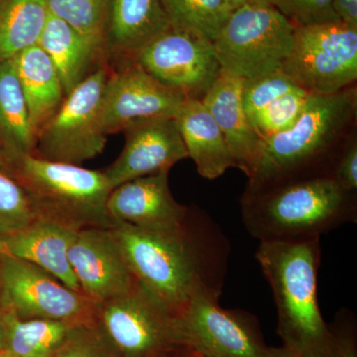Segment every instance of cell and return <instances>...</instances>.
Instances as JSON below:
<instances>
[{
	"mask_svg": "<svg viewBox=\"0 0 357 357\" xmlns=\"http://www.w3.org/2000/svg\"><path fill=\"white\" fill-rule=\"evenodd\" d=\"M333 8L342 23L357 28V0H333Z\"/></svg>",
	"mask_w": 357,
	"mask_h": 357,
	"instance_id": "cell-35",
	"label": "cell"
},
{
	"mask_svg": "<svg viewBox=\"0 0 357 357\" xmlns=\"http://www.w3.org/2000/svg\"><path fill=\"white\" fill-rule=\"evenodd\" d=\"M107 77L100 107V123L107 135L136 122L175 119L187 98L169 88L130 59Z\"/></svg>",
	"mask_w": 357,
	"mask_h": 357,
	"instance_id": "cell-13",
	"label": "cell"
},
{
	"mask_svg": "<svg viewBox=\"0 0 357 357\" xmlns=\"http://www.w3.org/2000/svg\"><path fill=\"white\" fill-rule=\"evenodd\" d=\"M170 27L160 0H112L105 41L128 59Z\"/></svg>",
	"mask_w": 357,
	"mask_h": 357,
	"instance_id": "cell-21",
	"label": "cell"
},
{
	"mask_svg": "<svg viewBox=\"0 0 357 357\" xmlns=\"http://www.w3.org/2000/svg\"><path fill=\"white\" fill-rule=\"evenodd\" d=\"M282 70L310 95H332L357 79V28L342 21L294 30Z\"/></svg>",
	"mask_w": 357,
	"mask_h": 357,
	"instance_id": "cell-8",
	"label": "cell"
},
{
	"mask_svg": "<svg viewBox=\"0 0 357 357\" xmlns=\"http://www.w3.org/2000/svg\"><path fill=\"white\" fill-rule=\"evenodd\" d=\"M244 79L220 70L203 102L222 131L234 167L250 175L262 141L255 133L243 105Z\"/></svg>",
	"mask_w": 357,
	"mask_h": 357,
	"instance_id": "cell-17",
	"label": "cell"
},
{
	"mask_svg": "<svg viewBox=\"0 0 357 357\" xmlns=\"http://www.w3.org/2000/svg\"><path fill=\"white\" fill-rule=\"evenodd\" d=\"M47 2L50 13L105 47L112 0H47Z\"/></svg>",
	"mask_w": 357,
	"mask_h": 357,
	"instance_id": "cell-27",
	"label": "cell"
},
{
	"mask_svg": "<svg viewBox=\"0 0 357 357\" xmlns=\"http://www.w3.org/2000/svg\"><path fill=\"white\" fill-rule=\"evenodd\" d=\"M0 304L21 319L96 323L98 304L32 263L0 252Z\"/></svg>",
	"mask_w": 357,
	"mask_h": 357,
	"instance_id": "cell-10",
	"label": "cell"
},
{
	"mask_svg": "<svg viewBox=\"0 0 357 357\" xmlns=\"http://www.w3.org/2000/svg\"><path fill=\"white\" fill-rule=\"evenodd\" d=\"M11 60L24 93L30 126L36 137L40 129L64 102L62 82L50 57L38 44L20 52Z\"/></svg>",
	"mask_w": 357,
	"mask_h": 357,
	"instance_id": "cell-20",
	"label": "cell"
},
{
	"mask_svg": "<svg viewBox=\"0 0 357 357\" xmlns=\"http://www.w3.org/2000/svg\"><path fill=\"white\" fill-rule=\"evenodd\" d=\"M230 13L241 7L253 6H270V0H225Z\"/></svg>",
	"mask_w": 357,
	"mask_h": 357,
	"instance_id": "cell-36",
	"label": "cell"
},
{
	"mask_svg": "<svg viewBox=\"0 0 357 357\" xmlns=\"http://www.w3.org/2000/svg\"><path fill=\"white\" fill-rule=\"evenodd\" d=\"M128 59L187 100H203L222 70L213 41L172 27Z\"/></svg>",
	"mask_w": 357,
	"mask_h": 357,
	"instance_id": "cell-11",
	"label": "cell"
},
{
	"mask_svg": "<svg viewBox=\"0 0 357 357\" xmlns=\"http://www.w3.org/2000/svg\"><path fill=\"white\" fill-rule=\"evenodd\" d=\"M68 258L82 293L96 304L126 295L137 284L110 229L77 231Z\"/></svg>",
	"mask_w": 357,
	"mask_h": 357,
	"instance_id": "cell-14",
	"label": "cell"
},
{
	"mask_svg": "<svg viewBox=\"0 0 357 357\" xmlns=\"http://www.w3.org/2000/svg\"><path fill=\"white\" fill-rule=\"evenodd\" d=\"M35 220L24 190L0 169V238L24 229Z\"/></svg>",
	"mask_w": 357,
	"mask_h": 357,
	"instance_id": "cell-29",
	"label": "cell"
},
{
	"mask_svg": "<svg viewBox=\"0 0 357 357\" xmlns=\"http://www.w3.org/2000/svg\"><path fill=\"white\" fill-rule=\"evenodd\" d=\"M299 86L283 70H277L256 79L244 81L243 105L250 119L258 110L266 107L286 93L301 91ZM304 91V89H303Z\"/></svg>",
	"mask_w": 357,
	"mask_h": 357,
	"instance_id": "cell-30",
	"label": "cell"
},
{
	"mask_svg": "<svg viewBox=\"0 0 357 357\" xmlns=\"http://www.w3.org/2000/svg\"><path fill=\"white\" fill-rule=\"evenodd\" d=\"M1 158H2L1 146H0V165H1Z\"/></svg>",
	"mask_w": 357,
	"mask_h": 357,
	"instance_id": "cell-41",
	"label": "cell"
},
{
	"mask_svg": "<svg viewBox=\"0 0 357 357\" xmlns=\"http://www.w3.org/2000/svg\"><path fill=\"white\" fill-rule=\"evenodd\" d=\"M37 44L57 69L65 96L91 74V65L105 48L52 13Z\"/></svg>",
	"mask_w": 357,
	"mask_h": 357,
	"instance_id": "cell-22",
	"label": "cell"
},
{
	"mask_svg": "<svg viewBox=\"0 0 357 357\" xmlns=\"http://www.w3.org/2000/svg\"><path fill=\"white\" fill-rule=\"evenodd\" d=\"M122 132L126 135L123 150L103 171L112 189L134 178L170 172L178 162L189 158L172 117L136 122Z\"/></svg>",
	"mask_w": 357,
	"mask_h": 357,
	"instance_id": "cell-15",
	"label": "cell"
},
{
	"mask_svg": "<svg viewBox=\"0 0 357 357\" xmlns=\"http://www.w3.org/2000/svg\"><path fill=\"white\" fill-rule=\"evenodd\" d=\"M309 96L303 89L292 91L255 112L249 121L258 137L265 141L292 128L306 107Z\"/></svg>",
	"mask_w": 357,
	"mask_h": 357,
	"instance_id": "cell-28",
	"label": "cell"
},
{
	"mask_svg": "<svg viewBox=\"0 0 357 357\" xmlns=\"http://www.w3.org/2000/svg\"><path fill=\"white\" fill-rule=\"evenodd\" d=\"M354 314L347 310L338 312L331 332L330 357H357L356 326Z\"/></svg>",
	"mask_w": 357,
	"mask_h": 357,
	"instance_id": "cell-33",
	"label": "cell"
},
{
	"mask_svg": "<svg viewBox=\"0 0 357 357\" xmlns=\"http://www.w3.org/2000/svg\"><path fill=\"white\" fill-rule=\"evenodd\" d=\"M76 326L53 319H21L4 310L3 351L16 357H51Z\"/></svg>",
	"mask_w": 357,
	"mask_h": 357,
	"instance_id": "cell-25",
	"label": "cell"
},
{
	"mask_svg": "<svg viewBox=\"0 0 357 357\" xmlns=\"http://www.w3.org/2000/svg\"><path fill=\"white\" fill-rule=\"evenodd\" d=\"M203 357H211V356H203ZM270 357H298L296 354H294L292 351H289L285 347H273L272 351L271 356Z\"/></svg>",
	"mask_w": 357,
	"mask_h": 357,
	"instance_id": "cell-39",
	"label": "cell"
},
{
	"mask_svg": "<svg viewBox=\"0 0 357 357\" xmlns=\"http://www.w3.org/2000/svg\"><path fill=\"white\" fill-rule=\"evenodd\" d=\"M175 121L189 158L202 177L215 180L234 167L222 131L201 100H185Z\"/></svg>",
	"mask_w": 357,
	"mask_h": 357,
	"instance_id": "cell-19",
	"label": "cell"
},
{
	"mask_svg": "<svg viewBox=\"0 0 357 357\" xmlns=\"http://www.w3.org/2000/svg\"><path fill=\"white\" fill-rule=\"evenodd\" d=\"M161 357H203V356L199 352L188 349V347H180V349L168 352L165 356Z\"/></svg>",
	"mask_w": 357,
	"mask_h": 357,
	"instance_id": "cell-37",
	"label": "cell"
},
{
	"mask_svg": "<svg viewBox=\"0 0 357 357\" xmlns=\"http://www.w3.org/2000/svg\"><path fill=\"white\" fill-rule=\"evenodd\" d=\"M4 340H6V330H4V310L0 304V352L4 349Z\"/></svg>",
	"mask_w": 357,
	"mask_h": 357,
	"instance_id": "cell-38",
	"label": "cell"
},
{
	"mask_svg": "<svg viewBox=\"0 0 357 357\" xmlns=\"http://www.w3.org/2000/svg\"><path fill=\"white\" fill-rule=\"evenodd\" d=\"M356 84L332 95H310L297 122L262 141L245 191H258L305 178L331 176L354 134Z\"/></svg>",
	"mask_w": 357,
	"mask_h": 357,
	"instance_id": "cell-2",
	"label": "cell"
},
{
	"mask_svg": "<svg viewBox=\"0 0 357 357\" xmlns=\"http://www.w3.org/2000/svg\"><path fill=\"white\" fill-rule=\"evenodd\" d=\"M36 137L13 60L0 62V146L2 157L34 153ZM2 159V158H1Z\"/></svg>",
	"mask_w": 357,
	"mask_h": 357,
	"instance_id": "cell-23",
	"label": "cell"
},
{
	"mask_svg": "<svg viewBox=\"0 0 357 357\" xmlns=\"http://www.w3.org/2000/svg\"><path fill=\"white\" fill-rule=\"evenodd\" d=\"M114 222L151 231H175L182 227L189 206L178 203L169 185V172L134 178L114 188L107 202Z\"/></svg>",
	"mask_w": 357,
	"mask_h": 357,
	"instance_id": "cell-16",
	"label": "cell"
},
{
	"mask_svg": "<svg viewBox=\"0 0 357 357\" xmlns=\"http://www.w3.org/2000/svg\"><path fill=\"white\" fill-rule=\"evenodd\" d=\"M49 14L47 0H0V62L38 43Z\"/></svg>",
	"mask_w": 357,
	"mask_h": 357,
	"instance_id": "cell-24",
	"label": "cell"
},
{
	"mask_svg": "<svg viewBox=\"0 0 357 357\" xmlns=\"http://www.w3.org/2000/svg\"><path fill=\"white\" fill-rule=\"evenodd\" d=\"M241 210L244 227L259 243L311 241L356 222V192L331 176L305 178L244 191Z\"/></svg>",
	"mask_w": 357,
	"mask_h": 357,
	"instance_id": "cell-3",
	"label": "cell"
},
{
	"mask_svg": "<svg viewBox=\"0 0 357 357\" xmlns=\"http://www.w3.org/2000/svg\"><path fill=\"white\" fill-rule=\"evenodd\" d=\"M172 28L215 42L230 10L225 0H160Z\"/></svg>",
	"mask_w": 357,
	"mask_h": 357,
	"instance_id": "cell-26",
	"label": "cell"
},
{
	"mask_svg": "<svg viewBox=\"0 0 357 357\" xmlns=\"http://www.w3.org/2000/svg\"><path fill=\"white\" fill-rule=\"evenodd\" d=\"M332 177L344 188L345 191H357V140L356 135H352L338 157Z\"/></svg>",
	"mask_w": 357,
	"mask_h": 357,
	"instance_id": "cell-34",
	"label": "cell"
},
{
	"mask_svg": "<svg viewBox=\"0 0 357 357\" xmlns=\"http://www.w3.org/2000/svg\"><path fill=\"white\" fill-rule=\"evenodd\" d=\"M270 6L294 27L340 21L333 11V0H270Z\"/></svg>",
	"mask_w": 357,
	"mask_h": 357,
	"instance_id": "cell-32",
	"label": "cell"
},
{
	"mask_svg": "<svg viewBox=\"0 0 357 357\" xmlns=\"http://www.w3.org/2000/svg\"><path fill=\"white\" fill-rule=\"evenodd\" d=\"M96 321L117 357H161L185 347L178 316L139 282L126 295L98 304Z\"/></svg>",
	"mask_w": 357,
	"mask_h": 357,
	"instance_id": "cell-7",
	"label": "cell"
},
{
	"mask_svg": "<svg viewBox=\"0 0 357 357\" xmlns=\"http://www.w3.org/2000/svg\"><path fill=\"white\" fill-rule=\"evenodd\" d=\"M0 169L24 190L36 220L58 223L73 231L114 225L107 211L114 189L100 171L34 154L2 157Z\"/></svg>",
	"mask_w": 357,
	"mask_h": 357,
	"instance_id": "cell-5",
	"label": "cell"
},
{
	"mask_svg": "<svg viewBox=\"0 0 357 357\" xmlns=\"http://www.w3.org/2000/svg\"><path fill=\"white\" fill-rule=\"evenodd\" d=\"M183 342L203 356L270 357L257 321L248 312L227 310L220 299L198 296L178 316Z\"/></svg>",
	"mask_w": 357,
	"mask_h": 357,
	"instance_id": "cell-12",
	"label": "cell"
},
{
	"mask_svg": "<svg viewBox=\"0 0 357 357\" xmlns=\"http://www.w3.org/2000/svg\"><path fill=\"white\" fill-rule=\"evenodd\" d=\"M51 357H117V354L96 321L73 328Z\"/></svg>",
	"mask_w": 357,
	"mask_h": 357,
	"instance_id": "cell-31",
	"label": "cell"
},
{
	"mask_svg": "<svg viewBox=\"0 0 357 357\" xmlns=\"http://www.w3.org/2000/svg\"><path fill=\"white\" fill-rule=\"evenodd\" d=\"M76 234L58 223L35 220L24 229L1 237L0 252L32 263L67 287L82 293L68 258Z\"/></svg>",
	"mask_w": 357,
	"mask_h": 357,
	"instance_id": "cell-18",
	"label": "cell"
},
{
	"mask_svg": "<svg viewBox=\"0 0 357 357\" xmlns=\"http://www.w3.org/2000/svg\"><path fill=\"white\" fill-rule=\"evenodd\" d=\"M255 257L273 293L283 347L298 357H330V328L317 291L321 238L259 243Z\"/></svg>",
	"mask_w": 357,
	"mask_h": 357,
	"instance_id": "cell-4",
	"label": "cell"
},
{
	"mask_svg": "<svg viewBox=\"0 0 357 357\" xmlns=\"http://www.w3.org/2000/svg\"><path fill=\"white\" fill-rule=\"evenodd\" d=\"M294 30L272 6L232 11L213 42L220 69L244 81L281 70L292 51Z\"/></svg>",
	"mask_w": 357,
	"mask_h": 357,
	"instance_id": "cell-6",
	"label": "cell"
},
{
	"mask_svg": "<svg viewBox=\"0 0 357 357\" xmlns=\"http://www.w3.org/2000/svg\"><path fill=\"white\" fill-rule=\"evenodd\" d=\"M107 74L98 68L77 84L36 135L34 155L81 166L102 153L107 135L100 123V107Z\"/></svg>",
	"mask_w": 357,
	"mask_h": 357,
	"instance_id": "cell-9",
	"label": "cell"
},
{
	"mask_svg": "<svg viewBox=\"0 0 357 357\" xmlns=\"http://www.w3.org/2000/svg\"><path fill=\"white\" fill-rule=\"evenodd\" d=\"M0 357H16L13 356V354H8V352L6 351H2L0 352Z\"/></svg>",
	"mask_w": 357,
	"mask_h": 357,
	"instance_id": "cell-40",
	"label": "cell"
},
{
	"mask_svg": "<svg viewBox=\"0 0 357 357\" xmlns=\"http://www.w3.org/2000/svg\"><path fill=\"white\" fill-rule=\"evenodd\" d=\"M131 273L178 316L198 296L220 299L230 245L220 225L190 208L175 231H151L123 222L110 227Z\"/></svg>",
	"mask_w": 357,
	"mask_h": 357,
	"instance_id": "cell-1",
	"label": "cell"
}]
</instances>
